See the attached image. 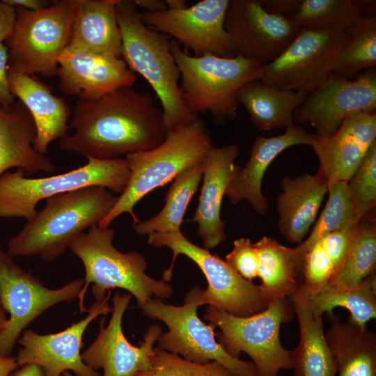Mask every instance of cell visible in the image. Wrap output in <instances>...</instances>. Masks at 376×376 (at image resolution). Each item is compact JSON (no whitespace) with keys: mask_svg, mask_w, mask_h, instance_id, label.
Here are the masks:
<instances>
[{"mask_svg":"<svg viewBox=\"0 0 376 376\" xmlns=\"http://www.w3.org/2000/svg\"><path fill=\"white\" fill-rule=\"evenodd\" d=\"M60 147L84 157L113 159L152 149L163 142V113L154 98L121 87L97 99L77 98Z\"/></svg>","mask_w":376,"mask_h":376,"instance_id":"obj_1","label":"cell"},{"mask_svg":"<svg viewBox=\"0 0 376 376\" xmlns=\"http://www.w3.org/2000/svg\"><path fill=\"white\" fill-rule=\"evenodd\" d=\"M118 197L109 189L90 186L45 200V205L12 237L6 252L12 258L39 256L52 261L62 256L81 233L102 221Z\"/></svg>","mask_w":376,"mask_h":376,"instance_id":"obj_2","label":"cell"},{"mask_svg":"<svg viewBox=\"0 0 376 376\" xmlns=\"http://www.w3.org/2000/svg\"><path fill=\"white\" fill-rule=\"evenodd\" d=\"M116 11L122 38L121 58L157 94L166 132L194 120L198 116L191 113L181 98L180 72L168 36L142 22L134 1L117 0Z\"/></svg>","mask_w":376,"mask_h":376,"instance_id":"obj_3","label":"cell"},{"mask_svg":"<svg viewBox=\"0 0 376 376\" xmlns=\"http://www.w3.org/2000/svg\"><path fill=\"white\" fill-rule=\"evenodd\" d=\"M214 146L210 132L199 118L166 132L157 147L127 154L130 177L110 212L98 226L108 228L120 215L129 213L134 223L139 219L135 205L152 190L162 187L184 170L201 162Z\"/></svg>","mask_w":376,"mask_h":376,"instance_id":"obj_4","label":"cell"},{"mask_svg":"<svg viewBox=\"0 0 376 376\" xmlns=\"http://www.w3.org/2000/svg\"><path fill=\"white\" fill-rule=\"evenodd\" d=\"M114 230L93 226L79 235L69 249L82 263L85 276L84 285L78 297L79 312H86L84 299L88 286L95 301L102 300L111 289L127 290L134 296L140 307L155 297L170 298L172 287L164 280L157 281L146 274L148 263L136 251L122 253L113 245Z\"/></svg>","mask_w":376,"mask_h":376,"instance_id":"obj_5","label":"cell"},{"mask_svg":"<svg viewBox=\"0 0 376 376\" xmlns=\"http://www.w3.org/2000/svg\"><path fill=\"white\" fill-rule=\"evenodd\" d=\"M171 49L180 72V91L185 107L194 114L209 112L217 121L234 120L236 94L246 82L260 79L262 65L240 55L226 58L206 54L191 56L174 40Z\"/></svg>","mask_w":376,"mask_h":376,"instance_id":"obj_6","label":"cell"},{"mask_svg":"<svg viewBox=\"0 0 376 376\" xmlns=\"http://www.w3.org/2000/svg\"><path fill=\"white\" fill-rule=\"evenodd\" d=\"M294 313L290 297L268 304L263 311L247 317L233 315L221 308L206 307L203 319L220 329L217 340L232 357L246 353L257 376H277L292 369V351L280 340V328Z\"/></svg>","mask_w":376,"mask_h":376,"instance_id":"obj_7","label":"cell"},{"mask_svg":"<svg viewBox=\"0 0 376 376\" xmlns=\"http://www.w3.org/2000/svg\"><path fill=\"white\" fill-rule=\"evenodd\" d=\"M84 166L65 173L43 178H28L17 169L0 176V217L24 218L35 215L42 200L90 186H100L121 194L130 177L125 158H88Z\"/></svg>","mask_w":376,"mask_h":376,"instance_id":"obj_8","label":"cell"},{"mask_svg":"<svg viewBox=\"0 0 376 376\" xmlns=\"http://www.w3.org/2000/svg\"><path fill=\"white\" fill-rule=\"evenodd\" d=\"M148 244L166 246L173 251L169 269L163 272L166 282L171 281L174 263L182 254L194 262L207 281L203 290L196 286L187 294L198 305L214 306L237 317H247L264 311L268 306L260 285L242 278L225 260L205 248L190 242L182 233H155L148 235Z\"/></svg>","mask_w":376,"mask_h":376,"instance_id":"obj_9","label":"cell"},{"mask_svg":"<svg viewBox=\"0 0 376 376\" xmlns=\"http://www.w3.org/2000/svg\"><path fill=\"white\" fill-rule=\"evenodd\" d=\"M15 8V26L8 40V67L31 76L56 75L70 40L72 0L56 1L38 11Z\"/></svg>","mask_w":376,"mask_h":376,"instance_id":"obj_10","label":"cell"},{"mask_svg":"<svg viewBox=\"0 0 376 376\" xmlns=\"http://www.w3.org/2000/svg\"><path fill=\"white\" fill-rule=\"evenodd\" d=\"M339 25L300 26L288 47L274 61L262 65L260 79L280 88L308 94L330 72V65L349 37Z\"/></svg>","mask_w":376,"mask_h":376,"instance_id":"obj_11","label":"cell"},{"mask_svg":"<svg viewBox=\"0 0 376 376\" xmlns=\"http://www.w3.org/2000/svg\"><path fill=\"white\" fill-rule=\"evenodd\" d=\"M198 305L186 294L183 305L151 299L139 308L150 318L162 321L169 328L157 338L158 347L196 363L216 361L236 376H257L254 364L230 355L215 338L213 324H205L197 315Z\"/></svg>","mask_w":376,"mask_h":376,"instance_id":"obj_12","label":"cell"},{"mask_svg":"<svg viewBox=\"0 0 376 376\" xmlns=\"http://www.w3.org/2000/svg\"><path fill=\"white\" fill-rule=\"evenodd\" d=\"M84 282V279H79L59 288H47L0 248V303L8 313L7 324L0 333V356H10L21 334L45 311L78 298Z\"/></svg>","mask_w":376,"mask_h":376,"instance_id":"obj_13","label":"cell"},{"mask_svg":"<svg viewBox=\"0 0 376 376\" xmlns=\"http://www.w3.org/2000/svg\"><path fill=\"white\" fill-rule=\"evenodd\" d=\"M376 110V71L375 68L347 79L329 72L292 115L293 121L310 123L318 138L334 133L345 117L352 112L374 113Z\"/></svg>","mask_w":376,"mask_h":376,"instance_id":"obj_14","label":"cell"},{"mask_svg":"<svg viewBox=\"0 0 376 376\" xmlns=\"http://www.w3.org/2000/svg\"><path fill=\"white\" fill-rule=\"evenodd\" d=\"M229 0H203L182 10L139 13L142 22L171 36L190 49L194 56L211 54L233 58L237 54L224 28Z\"/></svg>","mask_w":376,"mask_h":376,"instance_id":"obj_15","label":"cell"},{"mask_svg":"<svg viewBox=\"0 0 376 376\" xmlns=\"http://www.w3.org/2000/svg\"><path fill=\"white\" fill-rule=\"evenodd\" d=\"M224 28L237 54L261 65L278 58L300 27L268 13L259 0H229Z\"/></svg>","mask_w":376,"mask_h":376,"instance_id":"obj_16","label":"cell"},{"mask_svg":"<svg viewBox=\"0 0 376 376\" xmlns=\"http://www.w3.org/2000/svg\"><path fill=\"white\" fill-rule=\"evenodd\" d=\"M132 295L116 292L112 299L111 319L105 327V316L100 320V331L91 345L81 354L91 369L103 370V376H136L151 369L154 345L162 329L157 324L148 327L139 346L131 344L122 328L123 315Z\"/></svg>","mask_w":376,"mask_h":376,"instance_id":"obj_17","label":"cell"},{"mask_svg":"<svg viewBox=\"0 0 376 376\" xmlns=\"http://www.w3.org/2000/svg\"><path fill=\"white\" fill-rule=\"evenodd\" d=\"M110 297L111 290L102 300L95 301L84 318L60 332L40 334L29 329L24 330L17 340L21 345L15 357L18 366L36 364L45 376H61L66 371L76 376H101L84 363L81 348L83 336L91 322L97 316H106L112 311Z\"/></svg>","mask_w":376,"mask_h":376,"instance_id":"obj_18","label":"cell"},{"mask_svg":"<svg viewBox=\"0 0 376 376\" xmlns=\"http://www.w3.org/2000/svg\"><path fill=\"white\" fill-rule=\"evenodd\" d=\"M60 90L77 98L93 100L121 87L132 86L136 76L122 58L68 46L58 61Z\"/></svg>","mask_w":376,"mask_h":376,"instance_id":"obj_19","label":"cell"},{"mask_svg":"<svg viewBox=\"0 0 376 376\" xmlns=\"http://www.w3.org/2000/svg\"><path fill=\"white\" fill-rule=\"evenodd\" d=\"M376 142V114L352 112L324 139L315 135L311 147L320 161L317 175L328 184L348 182Z\"/></svg>","mask_w":376,"mask_h":376,"instance_id":"obj_20","label":"cell"},{"mask_svg":"<svg viewBox=\"0 0 376 376\" xmlns=\"http://www.w3.org/2000/svg\"><path fill=\"white\" fill-rule=\"evenodd\" d=\"M240 154L237 145L213 146L203 161V185L198 206L191 221L198 224V235L203 248L209 250L226 239V222L221 207L226 189L241 166L235 161Z\"/></svg>","mask_w":376,"mask_h":376,"instance_id":"obj_21","label":"cell"},{"mask_svg":"<svg viewBox=\"0 0 376 376\" xmlns=\"http://www.w3.org/2000/svg\"><path fill=\"white\" fill-rule=\"evenodd\" d=\"M315 134L302 127L293 125L276 136H257L252 145L250 157L230 182L226 196L237 205L247 201L256 212L263 215L268 210V200L262 191L264 175L274 159L285 149L296 145L311 146Z\"/></svg>","mask_w":376,"mask_h":376,"instance_id":"obj_22","label":"cell"},{"mask_svg":"<svg viewBox=\"0 0 376 376\" xmlns=\"http://www.w3.org/2000/svg\"><path fill=\"white\" fill-rule=\"evenodd\" d=\"M8 79L10 92L28 109L35 123L37 134L33 148L46 155L53 141L68 133L71 111L66 102L34 76L8 67Z\"/></svg>","mask_w":376,"mask_h":376,"instance_id":"obj_23","label":"cell"},{"mask_svg":"<svg viewBox=\"0 0 376 376\" xmlns=\"http://www.w3.org/2000/svg\"><path fill=\"white\" fill-rule=\"evenodd\" d=\"M281 189L276 198L278 228L288 242L298 244L315 221L327 183L317 174L304 173L283 177Z\"/></svg>","mask_w":376,"mask_h":376,"instance_id":"obj_24","label":"cell"},{"mask_svg":"<svg viewBox=\"0 0 376 376\" xmlns=\"http://www.w3.org/2000/svg\"><path fill=\"white\" fill-rule=\"evenodd\" d=\"M36 134L33 118L20 101L10 110L0 107V176L11 168L27 175L56 170L50 158L33 148Z\"/></svg>","mask_w":376,"mask_h":376,"instance_id":"obj_25","label":"cell"},{"mask_svg":"<svg viewBox=\"0 0 376 376\" xmlns=\"http://www.w3.org/2000/svg\"><path fill=\"white\" fill-rule=\"evenodd\" d=\"M116 3L117 0H72L73 17L68 46L121 58Z\"/></svg>","mask_w":376,"mask_h":376,"instance_id":"obj_26","label":"cell"},{"mask_svg":"<svg viewBox=\"0 0 376 376\" xmlns=\"http://www.w3.org/2000/svg\"><path fill=\"white\" fill-rule=\"evenodd\" d=\"M327 317L331 325L325 336L338 376H376V334L334 313Z\"/></svg>","mask_w":376,"mask_h":376,"instance_id":"obj_27","label":"cell"},{"mask_svg":"<svg viewBox=\"0 0 376 376\" xmlns=\"http://www.w3.org/2000/svg\"><path fill=\"white\" fill-rule=\"evenodd\" d=\"M307 95L305 92L282 89L254 79L238 90L236 99L244 107L254 126L267 131L295 125L294 111Z\"/></svg>","mask_w":376,"mask_h":376,"instance_id":"obj_28","label":"cell"},{"mask_svg":"<svg viewBox=\"0 0 376 376\" xmlns=\"http://www.w3.org/2000/svg\"><path fill=\"white\" fill-rule=\"evenodd\" d=\"M290 299L299 329V344L291 350L294 376H336L322 316L313 314L297 295L293 294Z\"/></svg>","mask_w":376,"mask_h":376,"instance_id":"obj_29","label":"cell"},{"mask_svg":"<svg viewBox=\"0 0 376 376\" xmlns=\"http://www.w3.org/2000/svg\"><path fill=\"white\" fill-rule=\"evenodd\" d=\"M253 245L258 256L260 286L267 304L290 298L300 285L295 248L267 236H263Z\"/></svg>","mask_w":376,"mask_h":376,"instance_id":"obj_30","label":"cell"},{"mask_svg":"<svg viewBox=\"0 0 376 376\" xmlns=\"http://www.w3.org/2000/svg\"><path fill=\"white\" fill-rule=\"evenodd\" d=\"M310 311L317 316L329 315L337 307L346 308L350 320L362 328L376 318V275L368 277L352 288H338L326 284L312 292L297 290Z\"/></svg>","mask_w":376,"mask_h":376,"instance_id":"obj_31","label":"cell"},{"mask_svg":"<svg viewBox=\"0 0 376 376\" xmlns=\"http://www.w3.org/2000/svg\"><path fill=\"white\" fill-rule=\"evenodd\" d=\"M203 161L180 173L165 196V205L152 218L133 224L139 235L180 231L187 208L203 178Z\"/></svg>","mask_w":376,"mask_h":376,"instance_id":"obj_32","label":"cell"},{"mask_svg":"<svg viewBox=\"0 0 376 376\" xmlns=\"http://www.w3.org/2000/svg\"><path fill=\"white\" fill-rule=\"evenodd\" d=\"M327 192V201L309 235L294 247L299 270L304 254L315 242L331 231L359 224L363 218L358 212L347 182L328 184Z\"/></svg>","mask_w":376,"mask_h":376,"instance_id":"obj_33","label":"cell"},{"mask_svg":"<svg viewBox=\"0 0 376 376\" xmlns=\"http://www.w3.org/2000/svg\"><path fill=\"white\" fill-rule=\"evenodd\" d=\"M376 227L363 217L354 231L346 256L327 284L338 288L357 286L375 274Z\"/></svg>","mask_w":376,"mask_h":376,"instance_id":"obj_34","label":"cell"},{"mask_svg":"<svg viewBox=\"0 0 376 376\" xmlns=\"http://www.w3.org/2000/svg\"><path fill=\"white\" fill-rule=\"evenodd\" d=\"M348 39L330 65V72L347 79L376 65V17H366L358 28L349 30Z\"/></svg>","mask_w":376,"mask_h":376,"instance_id":"obj_35","label":"cell"},{"mask_svg":"<svg viewBox=\"0 0 376 376\" xmlns=\"http://www.w3.org/2000/svg\"><path fill=\"white\" fill-rule=\"evenodd\" d=\"M366 18L358 0H302L291 20L299 27L332 24L352 30L359 27Z\"/></svg>","mask_w":376,"mask_h":376,"instance_id":"obj_36","label":"cell"},{"mask_svg":"<svg viewBox=\"0 0 376 376\" xmlns=\"http://www.w3.org/2000/svg\"><path fill=\"white\" fill-rule=\"evenodd\" d=\"M150 370L136 376H236L221 363H196L159 347L154 349Z\"/></svg>","mask_w":376,"mask_h":376,"instance_id":"obj_37","label":"cell"},{"mask_svg":"<svg viewBox=\"0 0 376 376\" xmlns=\"http://www.w3.org/2000/svg\"><path fill=\"white\" fill-rule=\"evenodd\" d=\"M347 184L358 212L366 216L376 205V142Z\"/></svg>","mask_w":376,"mask_h":376,"instance_id":"obj_38","label":"cell"},{"mask_svg":"<svg viewBox=\"0 0 376 376\" xmlns=\"http://www.w3.org/2000/svg\"><path fill=\"white\" fill-rule=\"evenodd\" d=\"M336 273L332 262L320 241L311 246L303 256L300 285L297 290L312 292L328 283Z\"/></svg>","mask_w":376,"mask_h":376,"instance_id":"obj_39","label":"cell"},{"mask_svg":"<svg viewBox=\"0 0 376 376\" xmlns=\"http://www.w3.org/2000/svg\"><path fill=\"white\" fill-rule=\"evenodd\" d=\"M226 262L242 278L249 281L258 277V256L251 239L241 237L233 242Z\"/></svg>","mask_w":376,"mask_h":376,"instance_id":"obj_40","label":"cell"},{"mask_svg":"<svg viewBox=\"0 0 376 376\" xmlns=\"http://www.w3.org/2000/svg\"><path fill=\"white\" fill-rule=\"evenodd\" d=\"M359 223L336 229L318 240L331 259L336 273L346 256L352 237Z\"/></svg>","mask_w":376,"mask_h":376,"instance_id":"obj_41","label":"cell"},{"mask_svg":"<svg viewBox=\"0 0 376 376\" xmlns=\"http://www.w3.org/2000/svg\"><path fill=\"white\" fill-rule=\"evenodd\" d=\"M8 48L0 44V107L10 110L15 106V97L11 94L8 87Z\"/></svg>","mask_w":376,"mask_h":376,"instance_id":"obj_42","label":"cell"},{"mask_svg":"<svg viewBox=\"0 0 376 376\" xmlns=\"http://www.w3.org/2000/svg\"><path fill=\"white\" fill-rule=\"evenodd\" d=\"M269 13L291 19L299 10L302 0H259Z\"/></svg>","mask_w":376,"mask_h":376,"instance_id":"obj_43","label":"cell"},{"mask_svg":"<svg viewBox=\"0 0 376 376\" xmlns=\"http://www.w3.org/2000/svg\"><path fill=\"white\" fill-rule=\"evenodd\" d=\"M16 22V8L0 1V44L11 38Z\"/></svg>","mask_w":376,"mask_h":376,"instance_id":"obj_44","label":"cell"},{"mask_svg":"<svg viewBox=\"0 0 376 376\" xmlns=\"http://www.w3.org/2000/svg\"><path fill=\"white\" fill-rule=\"evenodd\" d=\"M8 4L22 8L31 11H38L46 8L50 5L49 1L45 0H3Z\"/></svg>","mask_w":376,"mask_h":376,"instance_id":"obj_45","label":"cell"},{"mask_svg":"<svg viewBox=\"0 0 376 376\" xmlns=\"http://www.w3.org/2000/svg\"><path fill=\"white\" fill-rule=\"evenodd\" d=\"M137 8L146 12H161L167 9L165 1L162 0H134Z\"/></svg>","mask_w":376,"mask_h":376,"instance_id":"obj_46","label":"cell"},{"mask_svg":"<svg viewBox=\"0 0 376 376\" xmlns=\"http://www.w3.org/2000/svg\"><path fill=\"white\" fill-rule=\"evenodd\" d=\"M8 376H45L42 369L36 364H24L19 366Z\"/></svg>","mask_w":376,"mask_h":376,"instance_id":"obj_47","label":"cell"},{"mask_svg":"<svg viewBox=\"0 0 376 376\" xmlns=\"http://www.w3.org/2000/svg\"><path fill=\"white\" fill-rule=\"evenodd\" d=\"M17 367L15 357L0 356V376H8Z\"/></svg>","mask_w":376,"mask_h":376,"instance_id":"obj_48","label":"cell"},{"mask_svg":"<svg viewBox=\"0 0 376 376\" xmlns=\"http://www.w3.org/2000/svg\"><path fill=\"white\" fill-rule=\"evenodd\" d=\"M359 6L365 17H375V1H359Z\"/></svg>","mask_w":376,"mask_h":376,"instance_id":"obj_49","label":"cell"},{"mask_svg":"<svg viewBox=\"0 0 376 376\" xmlns=\"http://www.w3.org/2000/svg\"><path fill=\"white\" fill-rule=\"evenodd\" d=\"M165 2L169 10H182L187 7L185 0H166Z\"/></svg>","mask_w":376,"mask_h":376,"instance_id":"obj_50","label":"cell"},{"mask_svg":"<svg viewBox=\"0 0 376 376\" xmlns=\"http://www.w3.org/2000/svg\"><path fill=\"white\" fill-rule=\"evenodd\" d=\"M8 320V317H7V313L0 303V333L6 327Z\"/></svg>","mask_w":376,"mask_h":376,"instance_id":"obj_51","label":"cell"},{"mask_svg":"<svg viewBox=\"0 0 376 376\" xmlns=\"http://www.w3.org/2000/svg\"><path fill=\"white\" fill-rule=\"evenodd\" d=\"M61 376H73L72 374L69 372V371H66V372H64Z\"/></svg>","mask_w":376,"mask_h":376,"instance_id":"obj_52","label":"cell"}]
</instances>
